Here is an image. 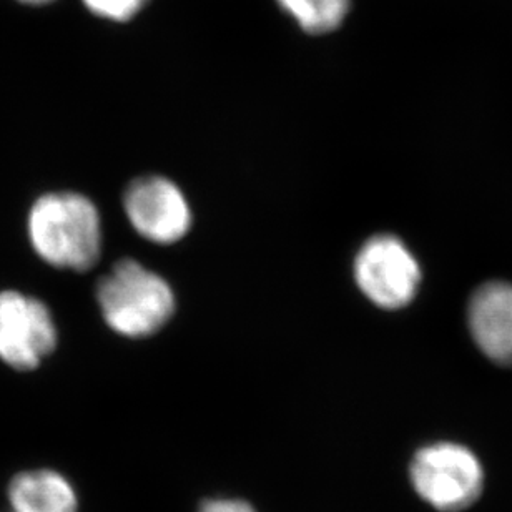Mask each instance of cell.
Wrapping results in <instances>:
<instances>
[{
    "label": "cell",
    "instance_id": "7c38bea8",
    "mask_svg": "<svg viewBox=\"0 0 512 512\" xmlns=\"http://www.w3.org/2000/svg\"><path fill=\"white\" fill-rule=\"evenodd\" d=\"M20 2H24V4L42 5L49 4L52 0H20Z\"/></svg>",
    "mask_w": 512,
    "mask_h": 512
},
{
    "label": "cell",
    "instance_id": "30bf717a",
    "mask_svg": "<svg viewBox=\"0 0 512 512\" xmlns=\"http://www.w3.org/2000/svg\"><path fill=\"white\" fill-rule=\"evenodd\" d=\"M147 2L148 0H84L92 14L115 22H127L132 19Z\"/></svg>",
    "mask_w": 512,
    "mask_h": 512
},
{
    "label": "cell",
    "instance_id": "8992f818",
    "mask_svg": "<svg viewBox=\"0 0 512 512\" xmlns=\"http://www.w3.org/2000/svg\"><path fill=\"white\" fill-rule=\"evenodd\" d=\"M124 208L133 230L158 245L177 243L192 227V210L182 190L165 177H143L130 183Z\"/></svg>",
    "mask_w": 512,
    "mask_h": 512
},
{
    "label": "cell",
    "instance_id": "5b68a950",
    "mask_svg": "<svg viewBox=\"0 0 512 512\" xmlns=\"http://www.w3.org/2000/svg\"><path fill=\"white\" fill-rule=\"evenodd\" d=\"M57 346V326L44 301L0 291V360L17 371L35 370Z\"/></svg>",
    "mask_w": 512,
    "mask_h": 512
},
{
    "label": "cell",
    "instance_id": "9c48e42d",
    "mask_svg": "<svg viewBox=\"0 0 512 512\" xmlns=\"http://www.w3.org/2000/svg\"><path fill=\"white\" fill-rule=\"evenodd\" d=\"M286 14L310 34L338 29L350 10V0H276Z\"/></svg>",
    "mask_w": 512,
    "mask_h": 512
},
{
    "label": "cell",
    "instance_id": "7a4b0ae2",
    "mask_svg": "<svg viewBox=\"0 0 512 512\" xmlns=\"http://www.w3.org/2000/svg\"><path fill=\"white\" fill-rule=\"evenodd\" d=\"M105 323L127 338L152 336L175 313V295L155 271L135 260H122L97 286Z\"/></svg>",
    "mask_w": 512,
    "mask_h": 512
},
{
    "label": "cell",
    "instance_id": "3957f363",
    "mask_svg": "<svg viewBox=\"0 0 512 512\" xmlns=\"http://www.w3.org/2000/svg\"><path fill=\"white\" fill-rule=\"evenodd\" d=\"M409 473L416 493L438 511L468 509L483 491V466L461 444L426 446L414 456Z\"/></svg>",
    "mask_w": 512,
    "mask_h": 512
},
{
    "label": "cell",
    "instance_id": "277c9868",
    "mask_svg": "<svg viewBox=\"0 0 512 512\" xmlns=\"http://www.w3.org/2000/svg\"><path fill=\"white\" fill-rule=\"evenodd\" d=\"M353 268L361 293L383 310L404 308L418 293L421 268L399 238H370L356 255Z\"/></svg>",
    "mask_w": 512,
    "mask_h": 512
},
{
    "label": "cell",
    "instance_id": "ba28073f",
    "mask_svg": "<svg viewBox=\"0 0 512 512\" xmlns=\"http://www.w3.org/2000/svg\"><path fill=\"white\" fill-rule=\"evenodd\" d=\"M10 512H77L72 484L52 469H34L9 484Z\"/></svg>",
    "mask_w": 512,
    "mask_h": 512
},
{
    "label": "cell",
    "instance_id": "52a82bcc",
    "mask_svg": "<svg viewBox=\"0 0 512 512\" xmlns=\"http://www.w3.org/2000/svg\"><path fill=\"white\" fill-rule=\"evenodd\" d=\"M468 321L479 350L498 365L512 366V283L479 286L469 301Z\"/></svg>",
    "mask_w": 512,
    "mask_h": 512
},
{
    "label": "cell",
    "instance_id": "8fae6325",
    "mask_svg": "<svg viewBox=\"0 0 512 512\" xmlns=\"http://www.w3.org/2000/svg\"><path fill=\"white\" fill-rule=\"evenodd\" d=\"M200 512H255L252 506L242 501H230V499H218V501H208L203 504Z\"/></svg>",
    "mask_w": 512,
    "mask_h": 512
},
{
    "label": "cell",
    "instance_id": "6da1fadb",
    "mask_svg": "<svg viewBox=\"0 0 512 512\" xmlns=\"http://www.w3.org/2000/svg\"><path fill=\"white\" fill-rule=\"evenodd\" d=\"M27 228L35 253L54 268L89 271L99 261V210L80 193H45L37 198Z\"/></svg>",
    "mask_w": 512,
    "mask_h": 512
}]
</instances>
